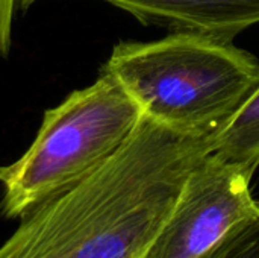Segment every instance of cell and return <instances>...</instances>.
I'll use <instances>...</instances> for the list:
<instances>
[{"label": "cell", "mask_w": 259, "mask_h": 258, "mask_svg": "<svg viewBox=\"0 0 259 258\" xmlns=\"http://www.w3.org/2000/svg\"><path fill=\"white\" fill-rule=\"evenodd\" d=\"M214 137L141 116L105 164L21 217L0 258H143Z\"/></svg>", "instance_id": "1"}, {"label": "cell", "mask_w": 259, "mask_h": 258, "mask_svg": "<svg viewBox=\"0 0 259 258\" xmlns=\"http://www.w3.org/2000/svg\"><path fill=\"white\" fill-rule=\"evenodd\" d=\"M143 116L193 135H217L259 85V61L231 40L173 32L118 43L103 65Z\"/></svg>", "instance_id": "2"}, {"label": "cell", "mask_w": 259, "mask_h": 258, "mask_svg": "<svg viewBox=\"0 0 259 258\" xmlns=\"http://www.w3.org/2000/svg\"><path fill=\"white\" fill-rule=\"evenodd\" d=\"M141 116L120 82L102 68L94 84L47 109L29 149L0 167V214L21 219L80 182L127 141Z\"/></svg>", "instance_id": "3"}, {"label": "cell", "mask_w": 259, "mask_h": 258, "mask_svg": "<svg viewBox=\"0 0 259 258\" xmlns=\"http://www.w3.org/2000/svg\"><path fill=\"white\" fill-rule=\"evenodd\" d=\"M253 170L208 154L188 175L143 258H205L259 211Z\"/></svg>", "instance_id": "4"}, {"label": "cell", "mask_w": 259, "mask_h": 258, "mask_svg": "<svg viewBox=\"0 0 259 258\" xmlns=\"http://www.w3.org/2000/svg\"><path fill=\"white\" fill-rule=\"evenodd\" d=\"M39 0H18L26 11ZM143 24L231 40L259 23V0H102Z\"/></svg>", "instance_id": "5"}, {"label": "cell", "mask_w": 259, "mask_h": 258, "mask_svg": "<svg viewBox=\"0 0 259 258\" xmlns=\"http://www.w3.org/2000/svg\"><path fill=\"white\" fill-rule=\"evenodd\" d=\"M214 154L256 170L259 166V85L214 137Z\"/></svg>", "instance_id": "6"}, {"label": "cell", "mask_w": 259, "mask_h": 258, "mask_svg": "<svg viewBox=\"0 0 259 258\" xmlns=\"http://www.w3.org/2000/svg\"><path fill=\"white\" fill-rule=\"evenodd\" d=\"M205 258H259V211Z\"/></svg>", "instance_id": "7"}, {"label": "cell", "mask_w": 259, "mask_h": 258, "mask_svg": "<svg viewBox=\"0 0 259 258\" xmlns=\"http://www.w3.org/2000/svg\"><path fill=\"white\" fill-rule=\"evenodd\" d=\"M18 0H0V58H6L12 46V20Z\"/></svg>", "instance_id": "8"}]
</instances>
